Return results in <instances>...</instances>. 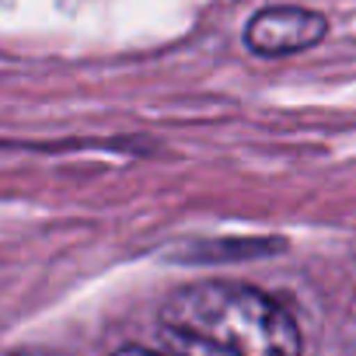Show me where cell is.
<instances>
[{
	"mask_svg": "<svg viewBox=\"0 0 356 356\" xmlns=\"http://www.w3.org/2000/svg\"><path fill=\"white\" fill-rule=\"evenodd\" d=\"M171 356H300L293 314L248 283L203 280L175 290L161 307Z\"/></svg>",
	"mask_w": 356,
	"mask_h": 356,
	"instance_id": "1",
	"label": "cell"
},
{
	"mask_svg": "<svg viewBox=\"0 0 356 356\" xmlns=\"http://www.w3.org/2000/svg\"><path fill=\"white\" fill-rule=\"evenodd\" d=\"M325 35H328V18L297 4H269L259 15H252V22L245 25V46L266 60L304 53L318 46Z\"/></svg>",
	"mask_w": 356,
	"mask_h": 356,
	"instance_id": "2",
	"label": "cell"
},
{
	"mask_svg": "<svg viewBox=\"0 0 356 356\" xmlns=\"http://www.w3.org/2000/svg\"><path fill=\"white\" fill-rule=\"evenodd\" d=\"M112 356H164V353H154V349H143V346H126V349H115Z\"/></svg>",
	"mask_w": 356,
	"mask_h": 356,
	"instance_id": "3",
	"label": "cell"
}]
</instances>
